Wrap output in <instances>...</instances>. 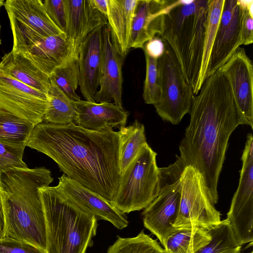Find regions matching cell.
<instances>
[{"mask_svg": "<svg viewBox=\"0 0 253 253\" xmlns=\"http://www.w3.org/2000/svg\"><path fill=\"white\" fill-rule=\"evenodd\" d=\"M0 70L25 84L46 94L51 84L48 75L22 54L12 50L2 57Z\"/></svg>", "mask_w": 253, "mask_h": 253, "instance_id": "603a6c76", "label": "cell"}, {"mask_svg": "<svg viewBox=\"0 0 253 253\" xmlns=\"http://www.w3.org/2000/svg\"><path fill=\"white\" fill-rule=\"evenodd\" d=\"M107 253H166L156 240L153 239L144 231L136 236L122 238L118 237L110 246Z\"/></svg>", "mask_w": 253, "mask_h": 253, "instance_id": "f546056e", "label": "cell"}, {"mask_svg": "<svg viewBox=\"0 0 253 253\" xmlns=\"http://www.w3.org/2000/svg\"><path fill=\"white\" fill-rule=\"evenodd\" d=\"M146 61V76L143 98L147 104L154 105L160 98L161 90L158 84V59L144 53Z\"/></svg>", "mask_w": 253, "mask_h": 253, "instance_id": "1f68e13d", "label": "cell"}, {"mask_svg": "<svg viewBox=\"0 0 253 253\" xmlns=\"http://www.w3.org/2000/svg\"><path fill=\"white\" fill-rule=\"evenodd\" d=\"M209 0H172L165 15L161 38L173 51L194 95L199 91Z\"/></svg>", "mask_w": 253, "mask_h": 253, "instance_id": "277c9868", "label": "cell"}, {"mask_svg": "<svg viewBox=\"0 0 253 253\" xmlns=\"http://www.w3.org/2000/svg\"><path fill=\"white\" fill-rule=\"evenodd\" d=\"M94 7L106 17L108 15V0H91Z\"/></svg>", "mask_w": 253, "mask_h": 253, "instance_id": "74e56055", "label": "cell"}, {"mask_svg": "<svg viewBox=\"0 0 253 253\" xmlns=\"http://www.w3.org/2000/svg\"><path fill=\"white\" fill-rule=\"evenodd\" d=\"M179 210L174 224L176 229L198 227L209 229L218 224L220 214L211 202L203 178L191 166L181 175Z\"/></svg>", "mask_w": 253, "mask_h": 253, "instance_id": "30bf717a", "label": "cell"}, {"mask_svg": "<svg viewBox=\"0 0 253 253\" xmlns=\"http://www.w3.org/2000/svg\"><path fill=\"white\" fill-rule=\"evenodd\" d=\"M172 2L170 0H139L132 22L129 48H142L147 42L161 35L165 15Z\"/></svg>", "mask_w": 253, "mask_h": 253, "instance_id": "ac0fdd59", "label": "cell"}, {"mask_svg": "<svg viewBox=\"0 0 253 253\" xmlns=\"http://www.w3.org/2000/svg\"><path fill=\"white\" fill-rule=\"evenodd\" d=\"M165 48V42L159 36L147 42L142 48L144 53L157 59L163 54Z\"/></svg>", "mask_w": 253, "mask_h": 253, "instance_id": "8d00e7d4", "label": "cell"}, {"mask_svg": "<svg viewBox=\"0 0 253 253\" xmlns=\"http://www.w3.org/2000/svg\"><path fill=\"white\" fill-rule=\"evenodd\" d=\"M242 6L241 20V44L247 45L253 42V16L247 5V0H240Z\"/></svg>", "mask_w": 253, "mask_h": 253, "instance_id": "d590c367", "label": "cell"}, {"mask_svg": "<svg viewBox=\"0 0 253 253\" xmlns=\"http://www.w3.org/2000/svg\"><path fill=\"white\" fill-rule=\"evenodd\" d=\"M211 239L209 229L191 227L177 229L164 240L166 253H195Z\"/></svg>", "mask_w": 253, "mask_h": 253, "instance_id": "cb8c5ba5", "label": "cell"}, {"mask_svg": "<svg viewBox=\"0 0 253 253\" xmlns=\"http://www.w3.org/2000/svg\"><path fill=\"white\" fill-rule=\"evenodd\" d=\"M240 0H224L212 47L206 78L217 71L241 45Z\"/></svg>", "mask_w": 253, "mask_h": 253, "instance_id": "5bb4252c", "label": "cell"}, {"mask_svg": "<svg viewBox=\"0 0 253 253\" xmlns=\"http://www.w3.org/2000/svg\"><path fill=\"white\" fill-rule=\"evenodd\" d=\"M4 6L12 17L44 37L64 33L51 21L41 0H6Z\"/></svg>", "mask_w": 253, "mask_h": 253, "instance_id": "44dd1931", "label": "cell"}, {"mask_svg": "<svg viewBox=\"0 0 253 253\" xmlns=\"http://www.w3.org/2000/svg\"><path fill=\"white\" fill-rule=\"evenodd\" d=\"M218 70L230 85L238 125L253 129V66L245 49L239 47Z\"/></svg>", "mask_w": 253, "mask_h": 253, "instance_id": "7c38bea8", "label": "cell"}, {"mask_svg": "<svg viewBox=\"0 0 253 253\" xmlns=\"http://www.w3.org/2000/svg\"><path fill=\"white\" fill-rule=\"evenodd\" d=\"M118 133L119 165L121 173L132 162L141 147L147 142L144 126L137 120L130 126L120 128Z\"/></svg>", "mask_w": 253, "mask_h": 253, "instance_id": "484cf974", "label": "cell"}, {"mask_svg": "<svg viewBox=\"0 0 253 253\" xmlns=\"http://www.w3.org/2000/svg\"><path fill=\"white\" fill-rule=\"evenodd\" d=\"M164 42L165 51L157 63L161 95L154 106L163 120L177 125L189 113L194 94L184 78L173 51Z\"/></svg>", "mask_w": 253, "mask_h": 253, "instance_id": "9c48e42d", "label": "cell"}, {"mask_svg": "<svg viewBox=\"0 0 253 253\" xmlns=\"http://www.w3.org/2000/svg\"><path fill=\"white\" fill-rule=\"evenodd\" d=\"M210 241L195 253H241L238 243L227 219L209 229Z\"/></svg>", "mask_w": 253, "mask_h": 253, "instance_id": "83f0119b", "label": "cell"}, {"mask_svg": "<svg viewBox=\"0 0 253 253\" xmlns=\"http://www.w3.org/2000/svg\"><path fill=\"white\" fill-rule=\"evenodd\" d=\"M186 166L179 156L174 163L159 168L160 191L158 196L142 212L144 226L163 245L165 239L177 229L181 197L180 178Z\"/></svg>", "mask_w": 253, "mask_h": 253, "instance_id": "ba28073f", "label": "cell"}, {"mask_svg": "<svg viewBox=\"0 0 253 253\" xmlns=\"http://www.w3.org/2000/svg\"><path fill=\"white\" fill-rule=\"evenodd\" d=\"M77 110L75 125L85 129L102 131L121 128L126 123L128 113L114 103H96L81 99L75 101Z\"/></svg>", "mask_w": 253, "mask_h": 253, "instance_id": "d6986e66", "label": "cell"}, {"mask_svg": "<svg viewBox=\"0 0 253 253\" xmlns=\"http://www.w3.org/2000/svg\"><path fill=\"white\" fill-rule=\"evenodd\" d=\"M43 3L50 19L61 31L65 33L67 26L65 0H44Z\"/></svg>", "mask_w": 253, "mask_h": 253, "instance_id": "836d02e7", "label": "cell"}, {"mask_svg": "<svg viewBox=\"0 0 253 253\" xmlns=\"http://www.w3.org/2000/svg\"><path fill=\"white\" fill-rule=\"evenodd\" d=\"M4 1H4L3 0H0V8L4 5ZM1 41L0 40V44H1Z\"/></svg>", "mask_w": 253, "mask_h": 253, "instance_id": "ab89813d", "label": "cell"}, {"mask_svg": "<svg viewBox=\"0 0 253 253\" xmlns=\"http://www.w3.org/2000/svg\"><path fill=\"white\" fill-rule=\"evenodd\" d=\"M224 0H209L208 23L205 37L201 67V86L206 79L211 53L219 24Z\"/></svg>", "mask_w": 253, "mask_h": 253, "instance_id": "4dcf8cb0", "label": "cell"}, {"mask_svg": "<svg viewBox=\"0 0 253 253\" xmlns=\"http://www.w3.org/2000/svg\"><path fill=\"white\" fill-rule=\"evenodd\" d=\"M47 94L35 89L0 70V109L34 126L43 122Z\"/></svg>", "mask_w": 253, "mask_h": 253, "instance_id": "4fadbf2b", "label": "cell"}, {"mask_svg": "<svg viewBox=\"0 0 253 253\" xmlns=\"http://www.w3.org/2000/svg\"><path fill=\"white\" fill-rule=\"evenodd\" d=\"M251 253H253V252H252Z\"/></svg>", "mask_w": 253, "mask_h": 253, "instance_id": "60d3db41", "label": "cell"}, {"mask_svg": "<svg viewBox=\"0 0 253 253\" xmlns=\"http://www.w3.org/2000/svg\"><path fill=\"white\" fill-rule=\"evenodd\" d=\"M239 185L227 214L240 246L253 241V135H247L242 156Z\"/></svg>", "mask_w": 253, "mask_h": 253, "instance_id": "8fae6325", "label": "cell"}, {"mask_svg": "<svg viewBox=\"0 0 253 253\" xmlns=\"http://www.w3.org/2000/svg\"><path fill=\"white\" fill-rule=\"evenodd\" d=\"M104 26L87 35L78 53L80 90L85 100L92 102H95L101 78Z\"/></svg>", "mask_w": 253, "mask_h": 253, "instance_id": "2e32d148", "label": "cell"}, {"mask_svg": "<svg viewBox=\"0 0 253 253\" xmlns=\"http://www.w3.org/2000/svg\"><path fill=\"white\" fill-rule=\"evenodd\" d=\"M53 181L50 170L43 167L0 172L4 237L26 242L46 253V220L40 189Z\"/></svg>", "mask_w": 253, "mask_h": 253, "instance_id": "3957f363", "label": "cell"}, {"mask_svg": "<svg viewBox=\"0 0 253 253\" xmlns=\"http://www.w3.org/2000/svg\"><path fill=\"white\" fill-rule=\"evenodd\" d=\"M25 147L0 143V172L11 168H27L22 160Z\"/></svg>", "mask_w": 253, "mask_h": 253, "instance_id": "d6a6232c", "label": "cell"}, {"mask_svg": "<svg viewBox=\"0 0 253 253\" xmlns=\"http://www.w3.org/2000/svg\"><path fill=\"white\" fill-rule=\"evenodd\" d=\"M5 221L4 210L0 194V239L5 237Z\"/></svg>", "mask_w": 253, "mask_h": 253, "instance_id": "f35d334b", "label": "cell"}, {"mask_svg": "<svg viewBox=\"0 0 253 253\" xmlns=\"http://www.w3.org/2000/svg\"><path fill=\"white\" fill-rule=\"evenodd\" d=\"M157 154L147 143L121 173L112 206L123 213L146 208L159 195L160 169Z\"/></svg>", "mask_w": 253, "mask_h": 253, "instance_id": "8992f818", "label": "cell"}, {"mask_svg": "<svg viewBox=\"0 0 253 253\" xmlns=\"http://www.w3.org/2000/svg\"><path fill=\"white\" fill-rule=\"evenodd\" d=\"M47 97L43 122L57 125L75 124L77 114L75 101L51 81Z\"/></svg>", "mask_w": 253, "mask_h": 253, "instance_id": "d4e9b609", "label": "cell"}, {"mask_svg": "<svg viewBox=\"0 0 253 253\" xmlns=\"http://www.w3.org/2000/svg\"><path fill=\"white\" fill-rule=\"evenodd\" d=\"M56 186L61 193L78 208L96 218L110 222L122 230L127 226V217L111 204L88 189L63 174Z\"/></svg>", "mask_w": 253, "mask_h": 253, "instance_id": "9a60e30c", "label": "cell"}, {"mask_svg": "<svg viewBox=\"0 0 253 253\" xmlns=\"http://www.w3.org/2000/svg\"><path fill=\"white\" fill-rule=\"evenodd\" d=\"M78 54H74L63 64L55 69L49 78L72 100H81L76 90L79 85Z\"/></svg>", "mask_w": 253, "mask_h": 253, "instance_id": "f1b7e54d", "label": "cell"}, {"mask_svg": "<svg viewBox=\"0 0 253 253\" xmlns=\"http://www.w3.org/2000/svg\"><path fill=\"white\" fill-rule=\"evenodd\" d=\"M26 146L51 158L67 177L112 205L121 174L118 131L43 122L34 126Z\"/></svg>", "mask_w": 253, "mask_h": 253, "instance_id": "6da1fadb", "label": "cell"}, {"mask_svg": "<svg viewBox=\"0 0 253 253\" xmlns=\"http://www.w3.org/2000/svg\"><path fill=\"white\" fill-rule=\"evenodd\" d=\"M113 42L108 24L104 26L102 74L95 102H111L122 107V68L125 59Z\"/></svg>", "mask_w": 253, "mask_h": 253, "instance_id": "e0dca14e", "label": "cell"}, {"mask_svg": "<svg viewBox=\"0 0 253 253\" xmlns=\"http://www.w3.org/2000/svg\"><path fill=\"white\" fill-rule=\"evenodd\" d=\"M46 230V253H85L97 220L68 200L56 186L40 189Z\"/></svg>", "mask_w": 253, "mask_h": 253, "instance_id": "5b68a950", "label": "cell"}, {"mask_svg": "<svg viewBox=\"0 0 253 253\" xmlns=\"http://www.w3.org/2000/svg\"><path fill=\"white\" fill-rule=\"evenodd\" d=\"M34 126L30 122L0 109V143L26 146Z\"/></svg>", "mask_w": 253, "mask_h": 253, "instance_id": "4316f807", "label": "cell"}, {"mask_svg": "<svg viewBox=\"0 0 253 253\" xmlns=\"http://www.w3.org/2000/svg\"><path fill=\"white\" fill-rule=\"evenodd\" d=\"M0 253H43L34 246L14 239H0Z\"/></svg>", "mask_w": 253, "mask_h": 253, "instance_id": "e575fe53", "label": "cell"}, {"mask_svg": "<svg viewBox=\"0 0 253 253\" xmlns=\"http://www.w3.org/2000/svg\"><path fill=\"white\" fill-rule=\"evenodd\" d=\"M67 26L65 34L79 53L87 35L96 28L107 24V17L94 7L91 0H65Z\"/></svg>", "mask_w": 253, "mask_h": 253, "instance_id": "ffe728a7", "label": "cell"}, {"mask_svg": "<svg viewBox=\"0 0 253 253\" xmlns=\"http://www.w3.org/2000/svg\"><path fill=\"white\" fill-rule=\"evenodd\" d=\"M139 0H108L107 21L111 40L124 57L129 50L132 20Z\"/></svg>", "mask_w": 253, "mask_h": 253, "instance_id": "7402d4cb", "label": "cell"}, {"mask_svg": "<svg viewBox=\"0 0 253 253\" xmlns=\"http://www.w3.org/2000/svg\"><path fill=\"white\" fill-rule=\"evenodd\" d=\"M190 123L179 145V157L202 175L210 199L217 203V184L238 119L230 85L218 70L206 78L194 96Z\"/></svg>", "mask_w": 253, "mask_h": 253, "instance_id": "7a4b0ae2", "label": "cell"}, {"mask_svg": "<svg viewBox=\"0 0 253 253\" xmlns=\"http://www.w3.org/2000/svg\"><path fill=\"white\" fill-rule=\"evenodd\" d=\"M13 44L11 50L22 54L48 75L74 54L73 42L65 33L44 37L12 17H9Z\"/></svg>", "mask_w": 253, "mask_h": 253, "instance_id": "52a82bcc", "label": "cell"}]
</instances>
